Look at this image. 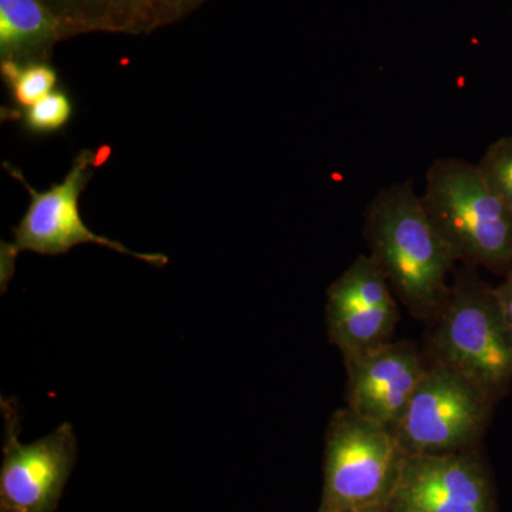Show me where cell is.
I'll use <instances>...</instances> for the list:
<instances>
[{
  "label": "cell",
  "mask_w": 512,
  "mask_h": 512,
  "mask_svg": "<svg viewBox=\"0 0 512 512\" xmlns=\"http://www.w3.org/2000/svg\"><path fill=\"white\" fill-rule=\"evenodd\" d=\"M370 256L414 318L434 320L451 292L457 261L433 228L413 181L377 192L366 211Z\"/></svg>",
  "instance_id": "cell-1"
},
{
  "label": "cell",
  "mask_w": 512,
  "mask_h": 512,
  "mask_svg": "<svg viewBox=\"0 0 512 512\" xmlns=\"http://www.w3.org/2000/svg\"><path fill=\"white\" fill-rule=\"evenodd\" d=\"M420 200L457 262L510 274L512 214L477 164L461 158L434 161Z\"/></svg>",
  "instance_id": "cell-2"
},
{
  "label": "cell",
  "mask_w": 512,
  "mask_h": 512,
  "mask_svg": "<svg viewBox=\"0 0 512 512\" xmlns=\"http://www.w3.org/2000/svg\"><path fill=\"white\" fill-rule=\"evenodd\" d=\"M430 336L431 363L447 367L491 400L512 383V336L505 325L493 286L463 265L454 274L451 292Z\"/></svg>",
  "instance_id": "cell-3"
},
{
  "label": "cell",
  "mask_w": 512,
  "mask_h": 512,
  "mask_svg": "<svg viewBox=\"0 0 512 512\" xmlns=\"http://www.w3.org/2000/svg\"><path fill=\"white\" fill-rule=\"evenodd\" d=\"M110 156V148L99 151L83 150L74 157L69 173L62 183L52 185L49 190L36 191L19 170L5 164L16 180L25 185L30 194L28 211L18 227L13 228V241L2 244L0 256V278L2 286L8 284L15 271V261L20 252L30 251L40 255L67 254L73 247L82 244H96L154 266L168 264V258L161 254H141L131 251L120 242L94 234L80 215V195L92 180L94 168L103 164Z\"/></svg>",
  "instance_id": "cell-4"
},
{
  "label": "cell",
  "mask_w": 512,
  "mask_h": 512,
  "mask_svg": "<svg viewBox=\"0 0 512 512\" xmlns=\"http://www.w3.org/2000/svg\"><path fill=\"white\" fill-rule=\"evenodd\" d=\"M404 454L392 430L349 409L326 430L322 512H357L390 501Z\"/></svg>",
  "instance_id": "cell-5"
},
{
  "label": "cell",
  "mask_w": 512,
  "mask_h": 512,
  "mask_svg": "<svg viewBox=\"0 0 512 512\" xmlns=\"http://www.w3.org/2000/svg\"><path fill=\"white\" fill-rule=\"evenodd\" d=\"M493 404L463 376L430 363L393 433L404 456L468 450L484 436Z\"/></svg>",
  "instance_id": "cell-6"
},
{
  "label": "cell",
  "mask_w": 512,
  "mask_h": 512,
  "mask_svg": "<svg viewBox=\"0 0 512 512\" xmlns=\"http://www.w3.org/2000/svg\"><path fill=\"white\" fill-rule=\"evenodd\" d=\"M5 419V443L0 473L2 512H53L76 460L72 424L64 423L32 444L20 443L18 400H0Z\"/></svg>",
  "instance_id": "cell-7"
},
{
  "label": "cell",
  "mask_w": 512,
  "mask_h": 512,
  "mask_svg": "<svg viewBox=\"0 0 512 512\" xmlns=\"http://www.w3.org/2000/svg\"><path fill=\"white\" fill-rule=\"evenodd\" d=\"M399 318L389 281L370 255L357 256L329 286L328 336L345 360L392 342Z\"/></svg>",
  "instance_id": "cell-8"
},
{
  "label": "cell",
  "mask_w": 512,
  "mask_h": 512,
  "mask_svg": "<svg viewBox=\"0 0 512 512\" xmlns=\"http://www.w3.org/2000/svg\"><path fill=\"white\" fill-rule=\"evenodd\" d=\"M392 512H491L483 468L467 450L404 456Z\"/></svg>",
  "instance_id": "cell-9"
},
{
  "label": "cell",
  "mask_w": 512,
  "mask_h": 512,
  "mask_svg": "<svg viewBox=\"0 0 512 512\" xmlns=\"http://www.w3.org/2000/svg\"><path fill=\"white\" fill-rule=\"evenodd\" d=\"M345 363L349 409L392 431L429 367L406 340L386 343Z\"/></svg>",
  "instance_id": "cell-10"
},
{
  "label": "cell",
  "mask_w": 512,
  "mask_h": 512,
  "mask_svg": "<svg viewBox=\"0 0 512 512\" xmlns=\"http://www.w3.org/2000/svg\"><path fill=\"white\" fill-rule=\"evenodd\" d=\"M72 35L43 0H0L2 62H49L56 43Z\"/></svg>",
  "instance_id": "cell-11"
},
{
  "label": "cell",
  "mask_w": 512,
  "mask_h": 512,
  "mask_svg": "<svg viewBox=\"0 0 512 512\" xmlns=\"http://www.w3.org/2000/svg\"><path fill=\"white\" fill-rule=\"evenodd\" d=\"M64 25L77 33L92 30L136 32L120 0H43Z\"/></svg>",
  "instance_id": "cell-12"
},
{
  "label": "cell",
  "mask_w": 512,
  "mask_h": 512,
  "mask_svg": "<svg viewBox=\"0 0 512 512\" xmlns=\"http://www.w3.org/2000/svg\"><path fill=\"white\" fill-rule=\"evenodd\" d=\"M0 70L13 101L18 104L16 110L28 109L56 90L57 72L49 62H2Z\"/></svg>",
  "instance_id": "cell-13"
},
{
  "label": "cell",
  "mask_w": 512,
  "mask_h": 512,
  "mask_svg": "<svg viewBox=\"0 0 512 512\" xmlns=\"http://www.w3.org/2000/svg\"><path fill=\"white\" fill-rule=\"evenodd\" d=\"M22 119L23 127L32 134H50L62 130L73 114V104L63 90H55L28 109L15 110Z\"/></svg>",
  "instance_id": "cell-14"
},
{
  "label": "cell",
  "mask_w": 512,
  "mask_h": 512,
  "mask_svg": "<svg viewBox=\"0 0 512 512\" xmlns=\"http://www.w3.org/2000/svg\"><path fill=\"white\" fill-rule=\"evenodd\" d=\"M477 165L512 214V136L500 137L490 144Z\"/></svg>",
  "instance_id": "cell-15"
},
{
  "label": "cell",
  "mask_w": 512,
  "mask_h": 512,
  "mask_svg": "<svg viewBox=\"0 0 512 512\" xmlns=\"http://www.w3.org/2000/svg\"><path fill=\"white\" fill-rule=\"evenodd\" d=\"M202 0H147V30L183 18Z\"/></svg>",
  "instance_id": "cell-16"
},
{
  "label": "cell",
  "mask_w": 512,
  "mask_h": 512,
  "mask_svg": "<svg viewBox=\"0 0 512 512\" xmlns=\"http://www.w3.org/2000/svg\"><path fill=\"white\" fill-rule=\"evenodd\" d=\"M494 289L505 325H507L508 332L512 336V271L505 275L503 284L495 286Z\"/></svg>",
  "instance_id": "cell-17"
},
{
  "label": "cell",
  "mask_w": 512,
  "mask_h": 512,
  "mask_svg": "<svg viewBox=\"0 0 512 512\" xmlns=\"http://www.w3.org/2000/svg\"><path fill=\"white\" fill-rule=\"evenodd\" d=\"M133 20L134 30H147V0H120Z\"/></svg>",
  "instance_id": "cell-18"
},
{
  "label": "cell",
  "mask_w": 512,
  "mask_h": 512,
  "mask_svg": "<svg viewBox=\"0 0 512 512\" xmlns=\"http://www.w3.org/2000/svg\"><path fill=\"white\" fill-rule=\"evenodd\" d=\"M357 512H386L383 511L382 508L376 507V508H367V510L357 511Z\"/></svg>",
  "instance_id": "cell-19"
}]
</instances>
